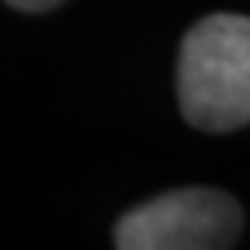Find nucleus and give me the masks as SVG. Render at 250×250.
<instances>
[{"label":"nucleus","instance_id":"nucleus-2","mask_svg":"<svg viewBox=\"0 0 250 250\" xmlns=\"http://www.w3.org/2000/svg\"><path fill=\"white\" fill-rule=\"evenodd\" d=\"M243 212L215 188H181L125 212L115 226L118 250H223L240 240Z\"/></svg>","mask_w":250,"mask_h":250},{"label":"nucleus","instance_id":"nucleus-3","mask_svg":"<svg viewBox=\"0 0 250 250\" xmlns=\"http://www.w3.org/2000/svg\"><path fill=\"white\" fill-rule=\"evenodd\" d=\"M7 4L18 7V11H28V14H39V11H52L62 0H7Z\"/></svg>","mask_w":250,"mask_h":250},{"label":"nucleus","instance_id":"nucleus-1","mask_svg":"<svg viewBox=\"0 0 250 250\" xmlns=\"http://www.w3.org/2000/svg\"><path fill=\"white\" fill-rule=\"evenodd\" d=\"M177 104L205 132H233L250 122V18L208 14L184 35Z\"/></svg>","mask_w":250,"mask_h":250}]
</instances>
